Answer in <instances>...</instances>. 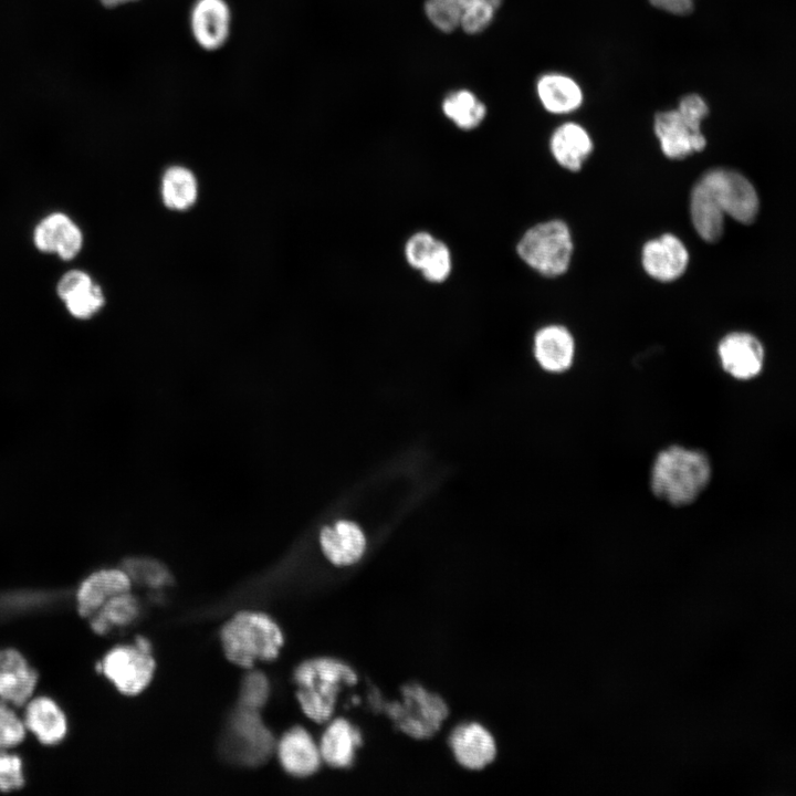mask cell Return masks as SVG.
Segmentation results:
<instances>
[{"instance_id":"cell-1","label":"cell","mask_w":796,"mask_h":796,"mask_svg":"<svg viewBox=\"0 0 796 796\" xmlns=\"http://www.w3.org/2000/svg\"><path fill=\"white\" fill-rule=\"evenodd\" d=\"M712 479V462L700 449L670 444L654 457L650 470V490L660 501L684 507L693 504Z\"/></svg>"},{"instance_id":"cell-2","label":"cell","mask_w":796,"mask_h":796,"mask_svg":"<svg viewBox=\"0 0 796 796\" xmlns=\"http://www.w3.org/2000/svg\"><path fill=\"white\" fill-rule=\"evenodd\" d=\"M357 681V673L350 666L327 657L306 660L293 672L301 710L317 724L332 720L338 695Z\"/></svg>"},{"instance_id":"cell-3","label":"cell","mask_w":796,"mask_h":796,"mask_svg":"<svg viewBox=\"0 0 796 796\" xmlns=\"http://www.w3.org/2000/svg\"><path fill=\"white\" fill-rule=\"evenodd\" d=\"M220 640L227 659L244 669L275 660L284 643L283 633L272 618L249 610L237 612L222 626Z\"/></svg>"},{"instance_id":"cell-4","label":"cell","mask_w":796,"mask_h":796,"mask_svg":"<svg viewBox=\"0 0 796 796\" xmlns=\"http://www.w3.org/2000/svg\"><path fill=\"white\" fill-rule=\"evenodd\" d=\"M574 243L561 219L537 222L526 229L515 245L520 260L545 277L563 275L569 268Z\"/></svg>"},{"instance_id":"cell-5","label":"cell","mask_w":796,"mask_h":796,"mask_svg":"<svg viewBox=\"0 0 796 796\" xmlns=\"http://www.w3.org/2000/svg\"><path fill=\"white\" fill-rule=\"evenodd\" d=\"M224 751L231 761L255 767L264 764L275 751L276 743L262 722L259 711L238 706L232 713L224 739Z\"/></svg>"},{"instance_id":"cell-6","label":"cell","mask_w":796,"mask_h":796,"mask_svg":"<svg viewBox=\"0 0 796 796\" xmlns=\"http://www.w3.org/2000/svg\"><path fill=\"white\" fill-rule=\"evenodd\" d=\"M96 670L124 695L142 693L153 680L156 662L150 652L133 645H119L108 650L97 662Z\"/></svg>"},{"instance_id":"cell-7","label":"cell","mask_w":796,"mask_h":796,"mask_svg":"<svg viewBox=\"0 0 796 796\" xmlns=\"http://www.w3.org/2000/svg\"><path fill=\"white\" fill-rule=\"evenodd\" d=\"M700 180L710 189L724 214L743 224L755 221L760 200L752 182L741 172L727 168L705 171Z\"/></svg>"},{"instance_id":"cell-8","label":"cell","mask_w":796,"mask_h":796,"mask_svg":"<svg viewBox=\"0 0 796 796\" xmlns=\"http://www.w3.org/2000/svg\"><path fill=\"white\" fill-rule=\"evenodd\" d=\"M502 0H426L425 13L440 31L461 28L467 34L484 31L493 21Z\"/></svg>"},{"instance_id":"cell-9","label":"cell","mask_w":796,"mask_h":796,"mask_svg":"<svg viewBox=\"0 0 796 796\" xmlns=\"http://www.w3.org/2000/svg\"><path fill=\"white\" fill-rule=\"evenodd\" d=\"M402 693L405 705L392 710V718L399 729L419 739L434 734L448 714L441 698L419 685L406 687Z\"/></svg>"},{"instance_id":"cell-10","label":"cell","mask_w":796,"mask_h":796,"mask_svg":"<svg viewBox=\"0 0 796 796\" xmlns=\"http://www.w3.org/2000/svg\"><path fill=\"white\" fill-rule=\"evenodd\" d=\"M718 356L722 369L733 379L747 381L757 378L765 364L762 342L747 332H731L718 344Z\"/></svg>"},{"instance_id":"cell-11","label":"cell","mask_w":796,"mask_h":796,"mask_svg":"<svg viewBox=\"0 0 796 796\" xmlns=\"http://www.w3.org/2000/svg\"><path fill=\"white\" fill-rule=\"evenodd\" d=\"M232 13L226 0H195L189 14L190 32L205 51L214 52L228 42Z\"/></svg>"},{"instance_id":"cell-12","label":"cell","mask_w":796,"mask_h":796,"mask_svg":"<svg viewBox=\"0 0 796 796\" xmlns=\"http://www.w3.org/2000/svg\"><path fill=\"white\" fill-rule=\"evenodd\" d=\"M449 746L457 763L470 771L488 767L498 753L494 736L478 722H467L454 727L449 736Z\"/></svg>"},{"instance_id":"cell-13","label":"cell","mask_w":796,"mask_h":796,"mask_svg":"<svg viewBox=\"0 0 796 796\" xmlns=\"http://www.w3.org/2000/svg\"><path fill=\"white\" fill-rule=\"evenodd\" d=\"M81 228L70 216L52 212L45 216L33 230L35 248L46 254H56L61 260H73L83 248Z\"/></svg>"},{"instance_id":"cell-14","label":"cell","mask_w":796,"mask_h":796,"mask_svg":"<svg viewBox=\"0 0 796 796\" xmlns=\"http://www.w3.org/2000/svg\"><path fill=\"white\" fill-rule=\"evenodd\" d=\"M653 129L663 155L670 159H684L706 146L702 130L688 124L677 109L658 112Z\"/></svg>"},{"instance_id":"cell-15","label":"cell","mask_w":796,"mask_h":796,"mask_svg":"<svg viewBox=\"0 0 796 796\" xmlns=\"http://www.w3.org/2000/svg\"><path fill=\"white\" fill-rule=\"evenodd\" d=\"M646 273L660 282L679 279L688 268L689 252L684 243L672 233L647 241L641 251Z\"/></svg>"},{"instance_id":"cell-16","label":"cell","mask_w":796,"mask_h":796,"mask_svg":"<svg viewBox=\"0 0 796 796\" xmlns=\"http://www.w3.org/2000/svg\"><path fill=\"white\" fill-rule=\"evenodd\" d=\"M132 580L123 568H102L82 580L75 603L80 616L91 617L112 597L130 591Z\"/></svg>"},{"instance_id":"cell-17","label":"cell","mask_w":796,"mask_h":796,"mask_svg":"<svg viewBox=\"0 0 796 796\" xmlns=\"http://www.w3.org/2000/svg\"><path fill=\"white\" fill-rule=\"evenodd\" d=\"M38 672L14 648L0 650V701L23 706L33 695Z\"/></svg>"},{"instance_id":"cell-18","label":"cell","mask_w":796,"mask_h":796,"mask_svg":"<svg viewBox=\"0 0 796 796\" xmlns=\"http://www.w3.org/2000/svg\"><path fill=\"white\" fill-rule=\"evenodd\" d=\"M275 750L282 768L293 777L312 776L322 763L318 746L311 734L301 726L285 732Z\"/></svg>"},{"instance_id":"cell-19","label":"cell","mask_w":796,"mask_h":796,"mask_svg":"<svg viewBox=\"0 0 796 796\" xmlns=\"http://www.w3.org/2000/svg\"><path fill=\"white\" fill-rule=\"evenodd\" d=\"M23 723L36 740L48 746L61 743L67 734V720L61 706L51 698H31L24 704Z\"/></svg>"},{"instance_id":"cell-20","label":"cell","mask_w":796,"mask_h":796,"mask_svg":"<svg viewBox=\"0 0 796 796\" xmlns=\"http://www.w3.org/2000/svg\"><path fill=\"white\" fill-rule=\"evenodd\" d=\"M533 352L538 365L549 373L569 369L575 357V339L567 327L549 324L534 335Z\"/></svg>"},{"instance_id":"cell-21","label":"cell","mask_w":796,"mask_h":796,"mask_svg":"<svg viewBox=\"0 0 796 796\" xmlns=\"http://www.w3.org/2000/svg\"><path fill=\"white\" fill-rule=\"evenodd\" d=\"M362 744V733L353 723L344 718L334 719L329 721L318 745L322 762L332 768H348L354 764Z\"/></svg>"},{"instance_id":"cell-22","label":"cell","mask_w":796,"mask_h":796,"mask_svg":"<svg viewBox=\"0 0 796 796\" xmlns=\"http://www.w3.org/2000/svg\"><path fill=\"white\" fill-rule=\"evenodd\" d=\"M320 544L325 557L336 566L356 564L366 549L362 528L349 521H339L334 526L323 527Z\"/></svg>"},{"instance_id":"cell-23","label":"cell","mask_w":796,"mask_h":796,"mask_svg":"<svg viewBox=\"0 0 796 796\" xmlns=\"http://www.w3.org/2000/svg\"><path fill=\"white\" fill-rule=\"evenodd\" d=\"M593 148L591 137L577 123L568 122L559 125L549 138V150L555 161L573 172L582 169Z\"/></svg>"},{"instance_id":"cell-24","label":"cell","mask_w":796,"mask_h":796,"mask_svg":"<svg viewBox=\"0 0 796 796\" xmlns=\"http://www.w3.org/2000/svg\"><path fill=\"white\" fill-rule=\"evenodd\" d=\"M690 216L701 239L714 243L722 238L725 214L710 189L700 179L691 190Z\"/></svg>"},{"instance_id":"cell-25","label":"cell","mask_w":796,"mask_h":796,"mask_svg":"<svg viewBox=\"0 0 796 796\" xmlns=\"http://www.w3.org/2000/svg\"><path fill=\"white\" fill-rule=\"evenodd\" d=\"M536 91L543 107L552 114L572 113L584 100L580 86L573 78L557 73L543 75L537 81Z\"/></svg>"},{"instance_id":"cell-26","label":"cell","mask_w":796,"mask_h":796,"mask_svg":"<svg viewBox=\"0 0 796 796\" xmlns=\"http://www.w3.org/2000/svg\"><path fill=\"white\" fill-rule=\"evenodd\" d=\"M142 614V605L132 591L112 597L90 619L92 630L97 635H107L117 628L133 625Z\"/></svg>"},{"instance_id":"cell-27","label":"cell","mask_w":796,"mask_h":796,"mask_svg":"<svg viewBox=\"0 0 796 796\" xmlns=\"http://www.w3.org/2000/svg\"><path fill=\"white\" fill-rule=\"evenodd\" d=\"M160 196L166 208L185 211L192 207L198 198V181L193 172L185 166H170L163 174Z\"/></svg>"},{"instance_id":"cell-28","label":"cell","mask_w":796,"mask_h":796,"mask_svg":"<svg viewBox=\"0 0 796 796\" xmlns=\"http://www.w3.org/2000/svg\"><path fill=\"white\" fill-rule=\"evenodd\" d=\"M442 112L458 128L475 129L486 116V106L470 91L450 93L442 102Z\"/></svg>"},{"instance_id":"cell-29","label":"cell","mask_w":796,"mask_h":796,"mask_svg":"<svg viewBox=\"0 0 796 796\" xmlns=\"http://www.w3.org/2000/svg\"><path fill=\"white\" fill-rule=\"evenodd\" d=\"M123 569L132 583L150 589H161L172 583L168 568L150 557H129L124 561Z\"/></svg>"},{"instance_id":"cell-30","label":"cell","mask_w":796,"mask_h":796,"mask_svg":"<svg viewBox=\"0 0 796 796\" xmlns=\"http://www.w3.org/2000/svg\"><path fill=\"white\" fill-rule=\"evenodd\" d=\"M105 302L106 298L102 286L93 282L90 286L63 302V304L72 317L90 320L104 307Z\"/></svg>"},{"instance_id":"cell-31","label":"cell","mask_w":796,"mask_h":796,"mask_svg":"<svg viewBox=\"0 0 796 796\" xmlns=\"http://www.w3.org/2000/svg\"><path fill=\"white\" fill-rule=\"evenodd\" d=\"M452 268L453 261L451 250L444 241L438 239L432 251L418 272L425 281L440 284L449 279Z\"/></svg>"},{"instance_id":"cell-32","label":"cell","mask_w":796,"mask_h":796,"mask_svg":"<svg viewBox=\"0 0 796 796\" xmlns=\"http://www.w3.org/2000/svg\"><path fill=\"white\" fill-rule=\"evenodd\" d=\"M270 695V683L261 671H250L243 678L239 691V706L260 711Z\"/></svg>"},{"instance_id":"cell-33","label":"cell","mask_w":796,"mask_h":796,"mask_svg":"<svg viewBox=\"0 0 796 796\" xmlns=\"http://www.w3.org/2000/svg\"><path fill=\"white\" fill-rule=\"evenodd\" d=\"M27 734L23 720L12 705L0 701V750H10L21 744Z\"/></svg>"},{"instance_id":"cell-34","label":"cell","mask_w":796,"mask_h":796,"mask_svg":"<svg viewBox=\"0 0 796 796\" xmlns=\"http://www.w3.org/2000/svg\"><path fill=\"white\" fill-rule=\"evenodd\" d=\"M437 240L438 238L434 234L426 230L416 231L409 235L404 245V256L408 265L419 271Z\"/></svg>"},{"instance_id":"cell-35","label":"cell","mask_w":796,"mask_h":796,"mask_svg":"<svg viewBox=\"0 0 796 796\" xmlns=\"http://www.w3.org/2000/svg\"><path fill=\"white\" fill-rule=\"evenodd\" d=\"M25 784L23 761L18 754L0 750V792L9 793Z\"/></svg>"},{"instance_id":"cell-36","label":"cell","mask_w":796,"mask_h":796,"mask_svg":"<svg viewBox=\"0 0 796 796\" xmlns=\"http://www.w3.org/2000/svg\"><path fill=\"white\" fill-rule=\"evenodd\" d=\"M675 109L688 124L696 129H701L702 121L709 115L708 103L695 93L682 96Z\"/></svg>"},{"instance_id":"cell-37","label":"cell","mask_w":796,"mask_h":796,"mask_svg":"<svg viewBox=\"0 0 796 796\" xmlns=\"http://www.w3.org/2000/svg\"><path fill=\"white\" fill-rule=\"evenodd\" d=\"M92 276L82 270H70L64 273L56 284V295L62 302H65L80 291L86 289L93 283Z\"/></svg>"},{"instance_id":"cell-38","label":"cell","mask_w":796,"mask_h":796,"mask_svg":"<svg viewBox=\"0 0 796 796\" xmlns=\"http://www.w3.org/2000/svg\"><path fill=\"white\" fill-rule=\"evenodd\" d=\"M98 3L106 9H116L122 6L134 3L139 0H97Z\"/></svg>"},{"instance_id":"cell-39","label":"cell","mask_w":796,"mask_h":796,"mask_svg":"<svg viewBox=\"0 0 796 796\" xmlns=\"http://www.w3.org/2000/svg\"><path fill=\"white\" fill-rule=\"evenodd\" d=\"M134 645L143 651L151 653V643L147 638L143 636H137L135 638Z\"/></svg>"}]
</instances>
